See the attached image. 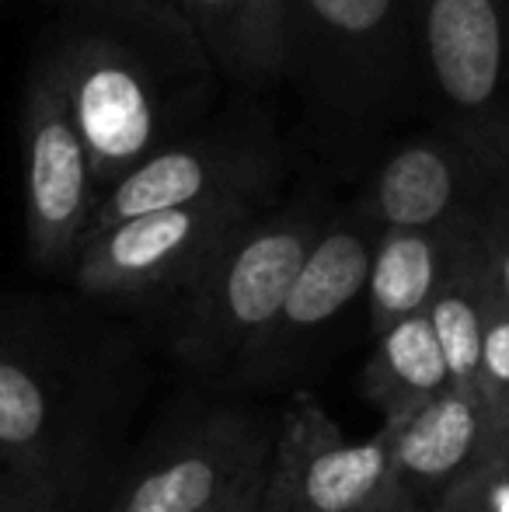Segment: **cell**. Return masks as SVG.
Listing matches in <instances>:
<instances>
[{
    "instance_id": "obj_1",
    "label": "cell",
    "mask_w": 509,
    "mask_h": 512,
    "mask_svg": "<svg viewBox=\"0 0 509 512\" xmlns=\"http://www.w3.org/2000/svg\"><path fill=\"white\" fill-rule=\"evenodd\" d=\"M318 230L321 223L307 213L241 223L185 283L175 331L178 356L196 370L255 356Z\"/></svg>"
},
{
    "instance_id": "obj_2",
    "label": "cell",
    "mask_w": 509,
    "mask_h": 512,
    "mask_svg": "<svg viewBox=\"0 0 509 512\" xmlns=\"http://www.w3.org/2000/svg\"><path fill=\"white\" fill-rule=\"evenodd\" d=\"M265 509L272 512H412L394 478L391 432L349 439L314 398L276 418Z\"/></svg>"
},
{
    "instance_id": "obj_3",
    "label": "cell",
    "mask_w": 509,
    "mask_h": 512,
    "mask_svg": "<svg viewBox=\"0 0 509 512\" xmlns=\"http://www.w3.org/2000/svg\"><path fill=\"white\" fill-rule=\"evenodd\" d=\"M252 196L171 206L126 216L81 237L74 255L77 286L91 297H143L185 290L210 255L252 220Z\"/></svg>"
},
{
    "instance_id": "obj_4",
    "label": "cell",
    "mask_w": 509,
    "mask_h": 512,
    "mask_svg": "<svg viewBox=\"0 0 509 512\" xmlns=\"http://www.w3.org/2000/svg\"><path fill=\"white\" fill-rule=\"evenodd\" d=\"M84 450V411L67 373L0 342V478L42 509L67 512Z\"/></svg>"
},
{
    "instance_id": "obj_5",
    "label": "cell",
    "mask_w": 509,
    "mask_h": 512,
    "mask_svg": "<svg viewBox=\"0 0 509 512\" xmlns=\"http://www.w3.org/2000/svg\"><path fill=\"white\" fill-rule=\"evenodd\" d=\"M509 199V136L457 122L405 143L384 161L367 216L377 227H436L482 216Z\"/></svg>"
},
{
    "instance_id": "obj_6",
    "label": "cell",
    "mask_w": 509,
    "mask_h": 512,
    "mask_svg": "<svg viewBox=\"0 0 509 512\" xmlns=\"http://www.w3.org/2000/svg\"><path fill=\"white\" fill-rule=\"evenodd\" d=\"M276 422L210 408L178 425L119 485L109 512H196L272 453Z\"/></svg>"
},
{
    "instance_id": "obj_7",
    "label": "cell",
    "mask_w": 509,
    "mask_h": 512,
    "mask_svg": "<svg viewBox=\"0 0 509 512\" xmlns=\"http://www.w3.org/2000/svg\"><path fill=\"white\" fill-rule=\"evenodd\" d=\"M53 77L88 150L98 189H109L161 147L157 91L126 49L88 39L70 49Z\"/></svg>"
},
{
    "instance_id": "obj_8",
    "label": "cell",
    "mask_w": 509,
    "mask_h": 512,
    "mask_svg": "<svg viewBox=\"0 0 509 512\" xmlns=\"http://www.w3.org/2000/svg\"><path fill=\"white\" fill-rule=\"evenodd\" d=\"M95 189V171L60 84L46 77L25 105V220L35 262L63 265L77 255L98 203Z\"/></svg>"
},
{
    "instance_id": "obj_9",
    "label": "cell",
    "mask_w": 509,
    "mask_h": 512,
    "mask_svg": "<svg viewBox=\"0 0 509 512\" xmlns=\"http://www.w3.org/2000/svg\"><path fill=\"white\" fill-rule=\"evenodd\" d=\"M422 39L457 122L509 136L503 0H422Z\"/></svg>"
},
{
    "instance_id": "obj_10",
    "label": "cell",
    "mask_w": 509,
    "mask_h": 512,
    "mask_svg": "<svg viewBox=\"0 0 509 512\" xmlns=\"http://www.w3.org/2000/svg\"><path fill=\"white\" fill-rule=\"evenodd\" d=\"M384 425L391 432L394 478L412 512L443 506L499 439L482 394L454 384L408 415L384 418Z\"/></svg>"
},
{
    "instance_id": "obj_11",
    "label": "cell",
    "mask_w": 509,
    "mask_h": 512,
    "mask_svg": "<svg viewBox=\"0 0 509 512\" xmlns=\"http://www.w3.org/2000/svg\"><path fill=\"white\" fill-rule=\"evenodd\" d=\"M262 178L265 164L231 147H206V143L203 147H157L105 189V196L95 203L88 230L109 227L126 216L154 213V209L213 203L227 196L255 199Z\"/></svg>"
},
{
    "instance_id": "obj_12",
    "label": "cell",
    "mask_w": 509,
    "mask_h": 512,
    "mask_svg": "<svg viewBox=\"0 0 509 512\" xmlns=\"http://www.w3.org/2000/svg\"><path fill=\"white\" fill-rule=\"evenodd\" d=\"M377 230L381 227L370 216L363 223H335V227L318 230L297 276H293L283 310H279L265 342L255 349V356L269 349H283V345L300 342V338H311L314 331L332 324L360 297L363 286H367Z\"/></svg>"
},
{
    "instance_id": "obj_13",
    "label": "cell",
    "mask_w": 509,
    "mask_h": 512,
    "mask_svg": "<svg viewBox=\"0 0 509 512\" xmlns=\"http://www.w3.org/2000/svg\"><path fill=\"white\" fill-rule=\"evenodd\" d=\"M475 220L478 216L436 223V227L377 230L374 258H370L367 286H363L374 335L384 331L387 324L429 307L433 293L440 290L443 276H447L450 262H454L464 230Z\"/></svg>"
},
{
    "instance_id": "obj_14",
    "label": "cell",
    "mask_w": 509,
    "mask_h": 512,
    "mask_svg": "<svg viewBox=\"0 0 509 512\" xmlns=\"http://www.w3.org/2000/svg\"><path fill=\"white\" fill-rule=\"evenodd\" d=\"M213 56L248 77L279 74L297 49L293 0H175Z\"/></svg>"
},
{
    "instance_id": "obj_15",
    "label": "cell",
    "mask_w": 509,
    "mask_h": 512,
    "mask_svg": "<svg viewBox=\"0 0 509 512\" xmlns=\"http://www.w3.org/2000/svg\"><path fill=\"white\" fill-rule=\"evenodd\" d=\"M478 220L464 230L454 262L426 307L433 335L447 359L450 384L464 391H478V352H482L489 310L496 304L489 276H485L482 244H478Z\"/></svg>"
},
{
    "instance_id": "obj_16",
    "label": "cell",
    "mask_w": 509,
    "mask_h": 512,
    "mask_svg": "<svg viewBox=\"0 0 509 512\" xmlns=\"http://www.w3.org/2000/svg\"><path fill=\"white\" fill-rule=\"evenodd\" d=\"M450 387L447 359L426 310L377 331V349L363 370V391L384 418H401Z\"/></svg>"
},
{
    "instance_id": "obj_17",
    "label": "cell",
    "mask_w": 509,
    "mask_h": 512,
    "mask_svg": "<svg viewBox=\"0 0 509 512\" xmlns=\"http://www.w3.org/2000/svg\"><path fill=\"white\" fill-rule=\"evenodd\" d=\"M297 39L311 32L342 56H377L398 35L401 0H293Z\"/></svg>"
},
{
    "instance_id": "obj_18",
    "label": "cell",
    "mask_w": 509,
    "mask_h": 512,
    "mask_svg": "<svg viewBox=\"0 0 509 512\" xmlns=\"http://www.w3.org/2000/svg\"><path fill=\"white\" fill-rule=\"evenodd\" d=\"M478 394L503 436L509 429V307L499 300L489 310L478 352Z\"/></svg>"
},
{
    "instance_id": "obj_19",
    "label": "cell",
    "mask_w": 509,
    "mask_h": 512,
    "mask_svg": "<svg viewBox=\"0 0 509 512\" xmlns=\"http://www.w3.org/2000/svg\"><path fill=\"white\" fill-rule=\"evenodd\" d=\"M443 506L454 512H509V432L496 439L478 471Z\"/></svg>"
},
{
    "instance_id": "obj_20",
    "label": "cell",
    "mask_w": 509,
    "mask_h": 512,
    "mask_svg": "<svg viewBox=\"0 0 509 512\" xmlns=\"http://www.w3.org/2000/svg\"><path fill=\"white\" fill-rule=\"evenodd\" d=\"M478 244H482L492 297L509 307V199L482 213V220H478Z\"/></svg>"
},
{
    "instance_id": "obj_21",
    "label": "cell",
    "mask_w": 509,
    "mask_h": 512,
    "mask_svg": "<svg viewBox=\"0 0 509 512\" xmlns=\"http://www.w3.org/2000/svg\"><path fill=\"white\" fill-rule=\"evenodd\" d=\"M265 481H269V457L262 464L248 467L238 481H231L217 499L196 512H258L265 506Z\"/></svg>"
},
{
    "instance_id": "obj_22",
    "label": "cell",
    "mask_w": 509,
    "mask_h": 512,
    "mask_svg": "<svg viewBox=\"0 0 509 512\" xmlns=\"http://www.w3.org/2000/svg\"><path fill=\"white\" fill-rule=\"evenodd\" d=\"M0 512H49V509H42L39 502H32L28 495H21L11 481L0 478Z\"/></svg>"
},
{
    "instance_id": "obj_23",
    "label": "cell",
    "mask_w": 509,
    "mask_h": 512,
    "mask_svg": "<svg viewBox=\"0 0 509 512\" xmlns=\"http://www.w3.org/2000/svg\"><path fill=\"white\" fill-rule=\"evenodd\" d=\"M429 512H454L450 506H436V509H429Z\"/></svg>"
},
{
    "instance_id": "obj_24",
    "label": "cell",
    "mask_w": 509,
    "mask_h": 512,
    "mask_svg": "<svg viewBox=\"0 0 509 512\" xmlns=\"http://www.w3.org/2000/svg\"><path fill=\"white\" fill-rule=\"evenodd\" d=\"M258 512H272V509H265V506H262V509H258Z\"/></svg>"
},
{
    "instance_id": "obj_25",
    "label": "cell",
    "mask_w": 509,
    "mask_h": 512,
    "mask_svg": "<svg viewBox=\"0 0 509 512\" xmlns=\"http://www.w3.org/2000/svg\"><path fill=\"white\" fill-rule=\"evenodd\" d=\"M506 432H509V429H506Z\"/></svg>"
}]
</instances>
